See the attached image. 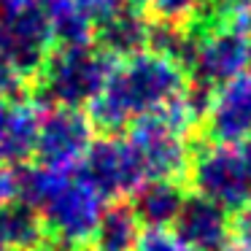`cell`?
Instances as JSON below:
<instances>
[{
	"instance_id": "cell-1",
	"label": "cell",
	"mask_w": 251,
	"mask_h": 251,
	"mask_svg": "<svg viewBox=\"0 0 251 251\" xmlns=\"http://www.w3.org/2000/svg\"><path fill=\"white\" fill-rule=\"evenodd\" d=\"M189 78L184 68L154 51H141L125 65H116L103 92L89 103L92 127L116 135L135 119L165 108L186 92Z\"/></svg>"
},
{
	"instance_id": "cell-2",
	"label": "cell",
	"mask_w": 251,
	"mask_h": 251,
	"mask_svg": "<svg viewBox=\"0 0 251 251\" xmlns=\"http://www.w3.org/2000/svg\"><path fill=\"white\" fill-rule=\"evenodd\" d=\"M116 62L103 49L92 46H60L46 57L38 78V95L60 108L89 105L103 92Z\"/></svg>"
},
{
	"instance_id": "cell-3",
	"label": "cell",
	"mask_w": 251,
	"mask_h": 251,
	"mask_svg": "<svg viewBox=\"0 0 251 251\" xmlns=\"http://www.w3.org/2000/svg\"><path fill=\"white\" fill-rule=\"evenodd\" d=\"M105 213V195L87 176H68L57 195L41 208L44 224L62 246H84L95 240Z\"/></svg>"
},
{
	"instance_id": "cell-4",
	"label": "cell",
	"mask_w": 251,
	"mask_h": 251,
	"mask_svg": "<svg viewBox=\"0 0 251 251\" xmlns=\"http://www.w3.org/2000/svg\"><path fill=\"white\" fill-rule=\"evenodd\" d=\"M51 44L54 35L44 8L0 14V71H8L27 84L41 73L51 54Z\"/></svg>"
},
{
	"instance_id": "cell-5",
	"label": "cell",
	"mask_w": 251,
	"mask_h": 251,
	"mask_svg": "<svg viewBox=\"0 0 251 251\" xmlns=\"http://www.w3.org/2000/svg\"><path fill=\"white\" fill-rule=\"evenodd\" d=\"M127 141L135 149L149 181H178L181 176L189 173L192 151L186 143V132H181L162 111H154L132 122Z\"/></svg>"
},
{
	"instance_id": "cell-6",
	"label": "cell",
	"mask_w": 251,
	"mask_h": 251,
	"mask_svg": "<svg viewBox=\"0 0 251 251\" xmlns=\"http://www.w3.org/2000/svg\"><path fill=\"white\" fill-rule=\"evenodd\" d=\"M189 181L197 195L213 200L224 211H240L251 202V181L240 151L232 146L211 143L189 162Z\"/></svg>"
},
{
	"instance_id": "cell-7",
	"label": "cell",
	"mask_w": 251,
	"mask_h": 251,
	"mask_svg": "<svg viewBox=\"0 0 251 251\" xmlns=\"http://www.w3.org/2000/svg\"><path fill=\"white\" fill-rule=\"evenodd\" d=\"M92 130L95 127L87 114H81L78 108L57 105L54 111L41 116L38 143H35L38 162L60 173H71L84 162L89 146L95 143Z\"/></svg>"
},
{
	"instance_id": "cell-8",
	"label": "cell",
	"mask_w": 251,
	"mask_h": 251,
	"mask_svg": "<svg viewBox=\"0 0 251 251\" xmlns=\"http://www.w3.org/2000/svg\"><path fill=\"white\" fill-rule=\"evenodd\" d=\"M189 68L195 84L216 89L251 68V41L229 25L208 27L197 35V49Z\"/></svg>"
},
{
	"instance_id": "cell-9",
	"label": "cell",
	"mask_w": 251,
	"mask_h": 251,
	"mask_svg": "<svg viewBox=\"0 0 251 251\" xmlns=\"http://www.w3.org/2000/svg\"><path fill=\"white\" fill-rule=\"evenodd\" d=\"M84 176L103 192L105 197H125L135 195L146 184V170L138 159L135 149L127 138L108 135L95 141L84 157Z\"/></svg>"
},
{
	"instance_id": "cell-10",
	"label": "cell",
	"mask_w": 251,
	"mask_h": 251,
	"mask_svg": "<svg viewBox=\"0 0 251 251\" xmlns=\"http://www.w3.org/2000/svg\"><path fill=\"white\" fill-rule=\"evenodd\" d=\"M202 122L205 135L222 146L243 143L251 135V71L213 89Z\"/></svg>"
},
{
	"instance_id": "cell-11",
	"label": "cell",
	"mask_w": 251,
	"mask_h": 251,
	"mask_svg": "<svg viewBox=\"0 0 251 251\" xmlns=\"http://www.w3.org/2000/svg\"><path fill=\"white\" fill-rule=\"evenodd\" d=\"M173 227L195 251H222L232 240L227 211L202 195L186 197Z\"/></svg>"
},
{
	"instance_id": "cell-12",
	"label": "cell",
	"mask_w": 251,
	"mask_h": 251,
	"mask_svg": "<svg viewBox=\"0 0 251 251\" xmlns=\"http://www.w3.org/2000/svg\"><path fill=\"white\" fill-rule=\"evenodd\" d=\"M41 108L30 100H6L0 105V162L22 165L35 154Z\"/></svg>"
},
{
	"instance_id": "cell-13",
	"label": "cell",
	"mask_w": 251,
	"mask_h": 251,
	"mask_svg": "<svg viewBox=\"0 0 251 251\" xmlns=\"http://www.w3.org/2000/svg\"><path fill=\"white\" fill-rule=\"evenodd\" d=\"M149 27H151V22L138 8H119L98 25L95 38L100 41V49L114 60L116 57L130 60V57L141 54L143 49H149Z\"/></svg>"
},
{
	"instance_id": "cell-14",
	"label": "cell",
	"mask_w": 251,
	"mask_h": 251,
	"mask_svg": "<svg viewBox=\"0 0 251 251\" xmlns=\"http://www.w3.org/2000/svg\"><path fill=\"white\" fill-rule=\"evenodd\" d=\"M132 197H135L132 211H135L138 222L146 224V227H168V224H173L186 200L178 181H170V178L146 181Z\"/></svg>"
},
{
	"instance_id": "cell-15",
	"label": "cell",
	"mask_w": 251,
	"mask_h": 251,
	"mask_svg": "<svg viewBox=\"0 0 251 251\" xmlns=\"http://www.w3.org/2000/svg\"><path fill=\"white\" fill-rule=\"evenodd\" d=\"M46 243L44 216L27 202L0 208V246L6 251H33Z\"/></svg>"
},
{
	"instance_id": "cell-16",
	"label": "cell",
	"mask_w": 251,
	"mask_h": 251,
	"mask_svg": "<svg viewBox=\"0 0 251 251\" xmlns=\"http://www.w3.org/2000/svg\"><path fill=\"white\" fill-rule=\"evenodd\" d=\"M44 14L54 41L62 46H89L95 41L98 25L73 3V0H44Z\"/></svg>"
},
{
	"instance_id": "cell-17",
	"label": "cell",
	"mask_w": 251,
	"mask_h": 251,
	"mask_svg": "<svg viewBox=\"0 0 251 251\" xmlns=\"http://www.w3.org/2000/svg\"><path fill=\"white\" fill-rule=\"evenodd\" d=\"M141 238V222L135 211L125 202L105 208L100 227L95 232V249L98 251H135Z\"/></svg>"
},
{
	"instance_id": "cell-18",
	"label": "cell",
	"mask_w": 251,
	"mask_h": 251,
	"mask_svg": "<svg viewBox=\"0 0 251 251\" xmlns=\"http://www.w3.org/2000/svg\"><path fill=\"white\" fill-rule=\"evenodd\" d=\"M149 49L165 60L176 62L181 68L192 65V57L197 49V33L189 25H176V22H151L149 27Z\"/></svg>"
},
{
	"instance_id": "cell-19",
	"label": "cell",
	"mask_w": 251,
	"mask_h": 251,
	"mask_svg": "<svg viewBox=\"0 0 251 251\" xmlns=\"http://www.w3.org/2000/svg\"><path fill=\"white\" fill-rule=\"evenodd\" d=\"M68 176L71 173H60V170H51L46 165L27 168L25 173H19V197H22V202L33 205L41 213V208L57 195V189L65 184Z\"/></svg>"
},
{
	"instance_id": "cell-20",
	"label": "cell",
	"mask_w": 251,
	"mask_h": 251,
	"mask_svg": "<svg viewBox=\"0 0 251 251\" xmlns=\"http://www.w3.org/2000/svg\"><path fill=\"white\" fill-rule=\"evenodd\" d=\"M208 0H151L149 8L157 19L176 25H192Z\"/></svg>"
},
{
	"instance_id": "cell-21",
	"label": "cell",
	"mask_w": 251,
	"mask_h": 251,
	"mask_svg": "<svg viewBox=\"0 0 251 251\" xmlns=\"http://www.w3.org/2000/svg\"><path fill=\"white\" fill-rule=\"evenodd\" d=\"M135 251H195L176 229L168 227H146L138 238Z\"/></svg>"
},
{
	"instance_id": "cell-22",
	"label": "cell",
	"mask_w": 251,
	"mask_h": 251,
	"mask_svg": "<svg viewBox=\"0 0 251 251\" xmlns=\"http://www.w3.org/2000/svg\"><path fill=\"white\" fill-rule=\"evenodd\" d=\"M224 3V25L240 30L251 41V0H222Z\"/></svg>"
},
{
	"instance_id": "cell-23",
	"label": "cell",
	"mask_w": 251,
	"mask_h": 251,
	"mask_svg": "<svg viewBox=\"0 0 251 251\" xmlns=\"http://www.w3.org/2000/svg\"><path fill=\"white\" fill-rule=\"evenodd\" d=\"M95 25H100L103 19H108L111 14H116L122 8V0H73Z\"/></svg>"
},
{
	"instance_id": "cell-24",
	"label": "cell",
	"mask_w": 251,
	"mask_h": 251,
	"mask_svg": "<svg viewBox=\"0 0 251 251\" xmlns=\"http://www.w3.org/2000/svg\"><path fill=\"white\" fill-rule=\"evenodd\" d=\"M17 197H19V173L11 165L0 162V208L17 202Z\"/></svg>"
},
{
	"instance_id": "cell-25",
	"label": "cell",
	"mask_w": 251,
	"mask_h": 251,
	"mask_svg": "<svg viewBox=\"0 0 251 251\" xmlns=\"http://www.w3.org/2000/svg\"><path fill=\"white\" fill-rule=\"evenodd\" d=\"M44 0H0V14H17L27 8H41Z\"/></svg>"
},
{
	"instance_id": "cell-26",
	"label": "cell",
	"mask_w": 251,
	"mask_h": 251,
	"mask_svg": "<svg viewBox=\"0 0 251 251\" xmlns=\"http://www.w3.org/2000/svg\"><path fill=\"white\" fill-rule=\"evenodd\" d=\"M235 229H238V235H235V238L249 240V243H251V202L246 208H240L238 222H235Z\"/></svg>"
},
{
	"instance_id": "cell-27",
	"label": "cell",
	"mask_w": 251,
	"mask_h": 251,
	"mask_svg": "<svg viewBox=\"0 0 251 251\" xmlns=\"http://www.w3.org/2000/svg\"><path fill=\"white\" fill-rule=\"evenodd\" d=\"M240 159H243L246 173H249V181H251V135L243 141V149H240Z\"/></svg>"
},
{
	"instance_id": "cell-28",
	"label": "cell",
	"mask_w": 251,
	"mask_h": 251,
	"mask_svg": "<svg viewBox=\"0 0 251 251\" xmlns=\"http://www.w3.org/2000/svg\"><path fill=\"white\" fill-rule=\"evenodd\" d=\"M33 251H68V246H62V243H41L38 249H33Z\"/></svg>"
},
{
	"instance_id": "cell-29",
	"label": "cell",
	"mask_w": 251,
	"mask_h": 251,
	"mask_svg": "<svg viewBox=\"0 0 251 251\" xmlns=\"http://www.w3.org/2000/svg\"><path fill=\"white\" fill-rule=\"evenodd\" d=\"M132 6H149V3H151V0H130Z\"/></svg>"
},
{
	"instance_id": "cell-30",
	"label": "cell",
	"mask_w": 251,
	"mask_h": 251,
	"mask_svg": "<svg viewBox=\"0 0 251 251\" xmlns=\"http://www.w3.org/2000/svg\"><path fill=\"white\" fill-rule=\"evenodd\" d=\"M3 103H6V98H3V95H0V105H3Z\"/></svg>"
},
{
	"instance_id": "cell-31",
	"label": "cell",
	"mask_w": 251,
	"mask_h": 251,
	"mask_svg": "<svg viewBox=\"0 0 251 251\" xmlns=\"http://www.w3.org/2000/svg\"><path fill=\"white\" fill-rule=\"evenodd\" d=\"M0 251H6V249H3V246H0Z\"/></svg>"
}]
</instances>
